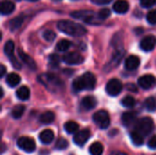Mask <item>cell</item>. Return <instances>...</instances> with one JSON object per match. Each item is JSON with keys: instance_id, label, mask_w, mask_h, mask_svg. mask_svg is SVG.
<instances>
[{"instance_id": "cell-34", "label": "cell", "mask_w": 156, "mask_h": 155, "mask_svg": "<svg viewBox=\"0 0 156 155\" xmlns=\"http://www.w3.org/2000/svg\"><path fill=\"white\" fill-rule=\"evenodd\" d=\"M111 16V10L109 8H102L99 11L97 16L100 20H105Z\"/></svg>"}, {"instance_id": "cell-33", "label": "cell", "mask_w": 156, "mask_h": 155, "mask_svg": "<svg viewBox=\"0 0 156 155\" xmlns=\"http://www.w3.org/2000/svg\"><path fill=\"white\" fill-rule=\"evenodd\" d=\"M123 50H117L116 52H115V54L113 55V58H112V61H111V64H113L114 66L115 65H117V64H119V62L121 61V59L122 58V57H123Z\"/></svg>"}, {"instance_id": "cell-5", "label": "cell", "mask_w": 156, "mask_h": 155, "mask_svg": "<svg viewBox=\"0 0 156 155\" xmlns=\"http://www.w3.org/2000/svg\"><path fill=\"white\" fill-rule=\"evenodd\" d=\"M70 16L74 18H81L83 19L86 23L89 24H95L96 19L93 11L90 10H78L74 11L70 14Z\"/></svg>"}, {"instance_id": "cell-43", "label": "cell", "mask_w": 156, "mask_h": 155, "mask_svg": "<svg viewBox=\"0 0 156 155\" xmlns=\"http://www.w3.org/2000/svg\"><path fill=\"white\" fill-rule=\"evenodd\" d=\"M127 90H130V91L132 90V91H133V92H136V91H137L136 87H135L134 85H133V84H132V85H131V84H128V85H127Z\"/></svg>"}, {"instance_id": "cell-8", "label": "cell", "mask_w": 156, "mask_h": 155, "mask_svg": "<svg viewBox=\"0 0 156 155\" xmlns=\"http://www.w3.org/2000/svg\"><path fill=\"white\" fill-rule=\"evenodd\" d=\"M139 86L144 90H149L156 85V78L151 74H146L139 78L138 79Z\"/></svg>"}, {"instance_id": "cell-19", "label": "cell", "mask_w": 156, "mask_h": 155, "mask_svg": "<svg viewBox=\"0 0 156 155\" xmlns=\"http://www.w3.org/2000/svg\"><path fill=\"white\" fill-rule=\"evenodd\" d=\"M136 113L135 112H125L122 116V122L123 125L129 127L133 125L136 121Z\"/></svg>"}, {"instance_id": "cell-17", "label": "cell", "mask_w": 156, "mask_h": 155, "mask_svg": "<svg viewBox=\"0 0 156 155\" xmlns=\"http://www.w3.org/2000/svg\"><path fill=\"white\" fill-rule=\"evenodd\" d=\"M97 101L96 99L92 96H86L81 100V106L83 107V109L90 111L92 110L96 107Z\"/></svg>"}, {"instance_id": "cell-10", "label": "cell", "mask_w": 156, "mask_h": 155, "mask_svg": "<svg viewBox=\"0 0 156 155\" xmlns=\"http://www.w3.org/2000/svg\"><path fill=\"white\" fill-rule=\"evenodd\" d=\"M38 79H39L40 82L43 83L45 86H47L48 83V84L51 85V87L58 88V87H59V86L62 84L61 80H60L58 77H56L55 75H51V74L41 75V76H39Z\"/></svg>"}, {"instance_id": "cell-26", "label": "cell", "mask_w": 156, "mask_h": 155, "mask_svg": "<svg viewBox=\"0 0 156 155\" xmlns=\"http://www.w3.org/2000/svg\"><path fill=\"white\" fill-rule=\"evenodd\" d=\"M131 139H132V142L134 145L136 146H141L144 144V135H142L140 132H136V131H133L132 133H131Z\"/></svg>"}, {"instance_id": "cell-13", "label": "cell", "mask_w": 156, "mask_h": 155, "mask_svg": "<svg viewBox=\"0 0 156 155\" xmlns=\"http://www.w3.org/2000/svg\"><path fill=\"white\" fill-rule=\"evenodd\" d=\"M18 56H19V58H20V59L30 69H32V70H36V69H37V64H36V62L34 61V59L30 57V56H28L27 54H26L23 50H21V49H18Z\"/></svg>"}, {"instance_id": "cell-22", "label": "cell", "mask_w": 156, "mask_h": 155, "mask_svg": "<svg viewBox=\"0 0 156 155\" xmlns=\"http://www.w3.org/2000/svg\"><path fill=\"white\" fill-rule=\"evenodd\" d=\"M16 97L21 100H28L29 96H30V90L27 86H22L19 89L16 90Z\"/></svg>"}, {"instance_id": "cell-14", "label": "cell", "mask_w": 156, "mask_h": 155, "mask_svg": "<svg viewBox=\"0 0 156 155\" xmlns=\"http://www.w3.org/2000/svg\"><path fill=\"white\" fill-rule=\"evenodd\" d=\"M141 63V60L140 58L135 56V55H132L130 57H128L125 60V68L128 69V70H133V69H136L139 65Z\"/></svg>"}, {"instance_id": "cell-24", "label": "cell", "mask_w": 156, "mask_h": 155, "mask_svg": "<svg viewBox=\"0 0 156 155\" xmlns=\"http://www.w3.org/2000/svg\"><path fill=\"white\" fill-rule=\"evenodd\" d=\"M64 130L69 134L77 133V132L79 131V124L73 121H69L64 124Z\"/></svg>"}, {"instance_id": "cell-21", "label": "cell", "mask_w": 156, "mask_h": 155, "mask_svg": "<svg viewBox=\"0 0 156 155\" xmlns=\"http://www.w3.org/2000/svg\"><path fill=\"white\" fill-rule=\"evenodd\" d=\"M20 80H21V78L16 73H13V72L9 73L6 77V84L11 88H14L16 85H18Z\"/></svg>"}, {"instance_id": "cell-41", "label": "cell", "mask_w": 156, "mask_h": 155, "mask_svg": "<svg viewBox=\"0 0 156 155\" xmlns=\"http://www.w3.org/2000/svg\"><path fill=\"white\" fill-rule=\"evenodd\" d=\"M148 147L150 149H156V135L153 136L148 142Z\"/></svg>"}, {"instance_id": "cell-30", "label": "cell", "mask_w": 156, "mask_h": 155, "mask_svg": "<svg viewBox=\"0 0 156 155\" xmlns=\"http://www.w3.org/2000/svg\"><path fill=\"white\" fill-rule=\"evenodd\" d=\"M144 107L148 111H156V100L154 97H149L144 101Z\"/></svg>"}, {"instance_id": "cell-9", "label": "cell", "mask_w": 156, "mask_h": 155, "mask_svg": "<svg viewBox=\"0 0 156 155\" xmlns=\"http://www.w3.org/2000/svg\"><path fill=\"white\" fill-rule=\"evenodd\" d=\"M156 46V37L154 36L149 35L144 37L140 42V48L146 52L154 50Z\"/></svg>"}, {"instance_id": "cell-3", "label": "cell", "mask_w": 156, "mask_h": 155, "mask_svg": "<svg viewBox=\"0 0 156 155\" xmlns=\"http://www.w3.org/2000/svg\"><path fill=\"white\" fill-rule=\"evenodd\" d=\"M93 122L98 125L99 128L106 129L109 127V125L111 123L110 115L106 111H102V110L98 111L93 115Z\"/></svg>"}, {"instance_id": "cell-23", "label": "cell", "mask_w": 156, "mask_h": 155, "mask_svg": "<svg viewBox=\"0 0 156 155\" xmlns=\"http://www.w3.org/2000/svg\"><path fill=\"white\" fill-rule=\"evenodd\" d=\"M55 120V114L52 111H46L39 116V122L43 124H49Z\"/></svg>"}, {"instance_id": "cell-45", "label": "cell", "mask_w": 156, "mask_h": 155, "mask_svg": "<svg viewBox=\"0 0 156 155\" xmlns=\"http://www.w3.org/2000/svg\"><path fill=\"white\" fill-rule=\"evenodd\" d=\"M111 155H127L125 153L120 152V151H113L111 153Z\"/></svg>"}, {"instance_id": "cell-4", "label": "cell", "mask_w": 156, "mask_h": 155, "mask_svg": "<svg viewBox=\"0 0 156 155\" xmlns=\"http://www.w3.org/2000/svg\"><path fill=\"white\" fill-rule=\"evenodd\" d=\"M17 146L26 153H33L36 150V143L32 138L20 137L17 140Z\"/></svg>"}, {"instance_id": "cell-16", "label": "cell", "mask_w": 156, "mask_h": 155, "mask_svg": "<svg viewBox=\"0 0 156 155\" xmlns=\"http://www.w3.org/2000/svg\"><path fill=\"white\" fill-rule=\"evenodd\" d=\"M16 8L15 4L9 0H4L0 4V10L2 15H9L11 14Z\"/></svg>"}, {"instance_id": "cell-36", "label": "cell", "mask_w": 156, "mask_h": 155, "mask_svg": "<svg viewBox=\"0 0 156 155\" xmlns=\"http://www.w3.org/2000/svg\"><path fill=\"white\" fill-rule=\"evenodd\" d=\"M43 37L44 39H46L47 41L50 42V41H53L55 38H56V34L52 31V30H49V29H47L43 32Z\"/></svg>"}, {"instance_id": "cell-25", "label": "cell", "mask_w": 156, "mask_h": 155, "mask_svg": "<svg viewBox=\"0 0 156 155\" xmlns=\"http://www.w3.org/2000/svg\"><path fill=\"white\" fill-rule=\"evenodd\" d=\"M103 146L101 143L96 142L90 146V153L91 155H101L103 153Z\"/></svg>"}, {"instance_id": "cell-2", "label": "cell", "mask_w": 156, "mask_h": 155, "mask_svg": "<svg viewBox=\"0 0 156 155\" xmlns=\"http://www.w3.org/2000/svg\"><path fill=\"white\" fill-rule=\"evenodd\" d=\"M153 129H154V121L152 120V118L144 117L136 122L134 131L140 132L144 136H146L152 132Z\"/></svg>"}, {"instance_id": "cell-28", "label": "cell", "mask_w": 156, "mask_h": 155, "mask_svg": "<svg viewBox=\"0 0 156 155\" xmlns=\"http://www.w3.org/2000/svg\"><path fill=\"white\" fill-rule=\"evenodd\" d=\"M71 46V43L69 40L68 39H61L60 41H58L56 45V48L57 50L60 51V52H65L67 51Z\"/></svg>"}, {"instance_id": "cell-44", "label": "cell", "mask_w": 156, "mask_h": 155, "mask_svg": "<svg viewBox=\"0 0 156 155\" xmlns=\"http://www.w3.org/2000/svg\"><path fill=\"white\" fill-rule=\"evenodd\" d=\"M5 71H6L5 67L4 65H1V66H0V77H1V78L5 74Z\"/></svg>"}, {"instance_id": "cell-27", "label": "cell", "mask_w": 156, "mask_h": 155, "mask_svg": "<svg viewBox=\"0 0 156 155\" xmlns=\"http://www.w3.org/2000/svg\"><path fill=\"white\" fill-rule=\"evenodd\" d=\"M25 106L24 105H16L15 106L13 109H12V111H11V115L14 119H19L23 116L24 112H25Z\"/></svg>"}, {"instance_id": "cell-20", "label": "cell", "mask_w": 156, "mask_h": 155, "mask_svg": "<svg viewBox=\"0 0 156 155\" xmlns=\"http://www.w3.org/2000/svg\"><path fill=\"white\" fill-rule=\"evenodd\" d=\"M24 19H25V16H24L23 15H19V16L14 17V18L11 19L10 22H9V28H10L12 31L16 30L17 28H19V27L22 26V24H23V22H24Z\"/></svg>"}, {"instance_id": "cell-32", "label": "cell", "mask_w": 156, "mask_h": 155, "mask_svg": "<svg viewBox=\"0 0 156 155\" xmlns=\"http://www.w3.org/2000/svg\"><path fill=\"white\" fill-rule=\"evenodd\" d=\"M136 103L135 99L133 96H126L122 100V105L125 108H133Z\"/></svg>"}, {"instance_id": "cell-42", "label": "cell", "mask_w": 156, "mask_h": 155, "mask_svg": "<svg viewBox=\"0 0 156 155\" xmlns=\"http://www.w3.org/2000/svg\"><path fill=\"white\" fill-rule=\"evenodd\" d=\"M91 2L95 5H107L110 2H112V0H91Z\"/></svg>"}, {"instance_id": "cell-39", "label": "cell", "mask_w": 156, "mask_h": 155, "mask_svg": "<svg viewBox=\"0 0 156 155\" xmlns=\"http://www.w3.org/2000/svg\"><path fill=\"white\" fill-rule=\"evenodd\" d=\"M49 63L52 66H58V63H59V58H58V56L56 55V54L50 55L49 56Z\"/></svg>"}, {"instance_id": "cell-38", "label": "cell", "mask_w": 156, "mask_h": 155, "mask_svg": "<svg viewBox=\"0 0 156 155\" xmlns=\"http://www.w3.org/2000/svg\"><path fill=\"white\" fill-rule=\"evenodd\" d=\"M140 4L144 8H149L156 4V0H140Z\"/></svg>"}, {"instance_id": "cell-18", "label": "cell", "mask_w": 156, "mask_h": 155, "mask_svg": "<svg viewBox=\"0 0 156 155\" xmlns=\"http://www.w3.org/2000/svg\"><path fill=\"white\" fill-rule=\"evenodd\" d=\"M39 140L44 144H49L54 140V132L51 130H44L39 134Z\"/></svg>"}, {"instance_id": "cell-11", "label": "cell", "mask_w": 156, "mask_h": 155, "mask_svg": "<svg viewBox=\"0 0 156 155\" xmlns=\"http://www.w3.org/2000/svg\"><path fill=\"white\" fill-rule=\"evenodd\" d=\"M90 137V132L88 129H83V130L78 132L77 133H75V135L73 137V141L77 145L83 146L88 142Z\"/></svg>"}, {"instance_id": "cell-15", "label": "cell", "mask_w": 156, "mask_h": 155, "mask_svg": "<svg viewBox=\"0 0 156 155\" xmlns=\"http://www.w3.org/2000/svg\"><path fill=\"white\" fill-rule=\"evenodd\" d=\"M129 8L130 5L126 0H117L113 5V10L118 14H125Z\"/></svg>"}, {"instance_id": "cell-35", "label": "cell", "mask_w": 156, "mask_h": 155, "mask_svg": "<svg viewBox=\"0 0 156 155\" xmlns=\"http://www.w3.org/2000/svg\"><path fill=\"white\" fill-rule=\"evenodd\" d=\"M68 146H69V143H68V141L65 140L64 138L58 139V140L57 141V143H56V145H55L56 149H58V150H64V149H66Z\"/></svg>"}, {"instance_id": "cell-47", "label": "cell", "mask_w": 156, "mask_h": 155, "mask_svg": "<svg viewBox=\"0 0 156 155\" xmlns=\"http://www.w3.org/2000/svg\"><path fill=\"white\" fill-rule=\"evenodd\" d=\"M55 1H60V0H55Z\"/></svg>"}, {"instance_id": "cell-40", "label": "cell", "mask_w": 156, "mask_h": 155, "mask_svg": "<svg viewBox=\"0 0 156 155\" xmlns=\"http://www.w3.org/2000/svg\"><path fill=\"white\" fill-rule=\"evenodd\" d=\"M9 58H10V62L12 63V65H13L14 68H16V69H21V64L18 62V60L16 58L15 56H13V57H11Z\"/></svg>"}, {"instance_id": "cell-31", "label": "cell", "mask_w": 156, "mask_h": 155, "mask_svg": "<svg viewBox=\"0 0 156 155\" xmlns=\"http://www.w3.org/2000/svg\"><path fill=\"white\" fill-rule=\"evenodd\" d=\"M72 89H73V90H74L75 92H79V91H81V90H85L84 85H83V81H82V79H81V77L76 78V79L73 80Z\"/></svg>"}, {"instance_id": "cell-37", "label": "cell", "mask_w": 156, "mask_h": 155, "mask_svg": "<svg viewBox=\"0 0 156 155\" xmlns=\"http://www.w3.org/2000/svg\"><path fill=\"white\" fill-rule=\"evenodd\" d=\"M146 19L148 21L149 24L151 25H155L156 24V9L154 10H151L150 12H148L147 16H146Z\"/></svg>"}, {"instance_id": "cell-7", "label": "cell", "mask_w": 156, "mask_h": 155, "mask_svg": "<svg viewBox=\"0 0 156 155\" xmlns=\"http://www.w3.org/2000/svg\"><path fill=\"white\" fill-rule=\"evenodd\" d=\"M63 61L69 65H79L84 61L83 57L78 52H69L62 57Z\"/></svg>"}, {"instance_id": "cell-29", "label": "cell", "mask_w": 156, "mask_h": 155, "mask_svg": "<svg viewBox=\"0 0 156 155\" xmlns=\"http://www.w3.org/2000/svg\"><path fill=\"white\" fill-rule=\"evenodd\" d=\"M14 49H15V44L12 40H8L5 42L4 46V52L8 57L11 58L14 56Z\"/></svg>"}, {"instance_id": "cell-6", "label": "cell", "mask_w": 156, "mask_h": 155, "mask_svg": "<svg viewBox=\"0 0 156 155\" xmlns=\"http://www.w3.org/2000/svg\"><path fill=\"white\" fill-rule=\"evenodd\" d=\"M122 84L117 79H112L106 85V92L110 96H117L122 90Z\"/></svg>"}, {"instance_id": "cell-1", "label": "cell", "mask_w": 156, "mask_h": 155, "mask_svg": "<svg viewBox=\"0 0 156 155\" xmlns=\"http://www.w3.org/2000/svg\"><path fill=\"white\" fill-rule=\"evenodd\" d=\"M58 28L62 33L72 37H81L87 33V29L83 26L69 20L59 21L58 23Z\"/></svg>"}, {"instance_id": "cell-12", "label": "cell", "mask_w": 156, "mask_h": 155, "mask_svg": "<svg viewBox=\"0 0 156 155\" xmlns=\"http://www.w3.org/2000/svg\"><path fill=\"white\" fill-rule=\"evenodd\" d=\"M85 90H93L96 85V78L91 72H86L81 76Z\"/></svg>"}, {"instance_id": "cell-46", "label": "cell", "mask_w": 156, "mask_h": 155, "mask_svg": "<svg viewBox=\"0 0 156 155\" xmlns=\"http://www.w3.org/2000/svg\"><path fill=\"white\" fill-rule=\"evenodd\" d=\"M29 1H37V0H29Z\"/></svg>"}]
</instances>
